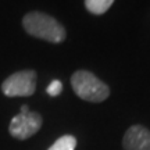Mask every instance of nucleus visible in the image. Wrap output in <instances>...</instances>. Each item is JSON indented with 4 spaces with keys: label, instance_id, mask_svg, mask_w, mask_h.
<instances>
[{
    "label": "nucleus",
    "instance_id": "1",
    "mask_svg": "<svg viewBox=\"0 0 150 150\" xmlns=\"http://www.w3.org/2000/svg\"><path fill=\"white\" fill-rule=\"evenodd\" d=\"M22 28L28 35L46 40L49 43L59 45L67 38L65 28L54 17L42 11H29L22 17Z\"/></svg>",
    "mask_w": 150,
    "mask_h": 150
},
{
    "label": "nucleus",
    "instance_id": "2",
    "mask_svg": "<svg viewBox=\"0 0 150 150\" xmlns=\"http://www.w3.org/2000/svg\"><path fill=\"white\" fill-rule=\"evenodd\" d=\"M71 86L76 96L91 103H102L110 96V88L88 70H78L71 75Z\"/></svg>",
    "mask_w": 150,
    "mask_h": 150
},
{
    "label": "nucleus",
    "instance_id": "3",
    "mask_svg": "<svg viewBox=\"0 0 150 150\" xmlns=\"http://www.w3.org/2000/svg\"><path fill=\"white\" fill-rule=\"evenodd\" d=\"M38 74L35 70L17 71L1 83V92L7 97H28L36 91Z\"/></svg>",
    "mask_w": 150,
    "mask_h": 150
},
{
    "label": "nucleus",
    "instance_id": "4",
    "mask_svg": "<svg viewBox=\"0 0 150 150\" xmlns=\"http://www.w3.org/2000/svg\"><path fill=\"white\" fill-rule=\"evenodd\" d=\"M43 125V118L38 111L20 112L8 124V132L18 140H27L32 138Z\"/></svg>",
    "mask_w": 150,
    "mask_h": 150
},
{
    "label": "nucleus",
    "instance_id": "5",
    "mask_svg": "<svg viewBox=\"0 0 150 150\" xmlns=\"http://www.w3.org/2000/svg\"><path fill=\"white\" fill-rule=\"evenodd\" d=\"M124 150H150V131L143 125H131L122 138Z\"/></svg>",
    "mask_w": 150,
    "mask_h": 150
},
{
    "label": "nucleus",
    "instance_id": "6",
    "mask_svg": "<svg viewBox=\"0 0 150 150\" xmlns=\"http://www.w3.org/2000/svg\"><path fill=\"white\" fill-rule=\"evenodd\" d=\"M112 3L114 0H85V7L91 14L102 16L104 13H107Z\"/></svg>",
    "mask_w": 150,
    "mask_h": 150
},
{
    "label": "nucleus",
    "instance_id": "7",
    "mask_svg": "<svg viewBox=\"0 0 150 150\" xmlns=\"http://www.w3.org/2000/svg\"><path fill=\"white\" fill-rule=\"evenodd\" d=\"M75 147H76V138L72 135H63L47 150H75Z\"/></svg>",
    "mask_w": 150,
    "mask_h": 150
},
{
    "label": "nucleus",
    "instance_id": "8",
    "mask_svg": "<svg viewBox=\"0 0 150 150\" xmlns=\"http://www.w3.org/2000/svg\"><path fill=\"white\" fill-rule=\"evenodd\" d=\"M46 92H47L49 96H52V97L59 96L60 93L63 92V83H61V81H59V79H53L52 82H50V85L47 86Z\"/></svg>",
    "mask_w": 150,
    "mask_h": 150
},
{
    "label": "nucleus",
    "instance_id": "9",
    "mask_svg": "<svg viewBox=\"0 0 150 150\" xmlns=\"http://www.w3.org/2000/svg\"><path fill=\"white\" fill-rule=\"evenodd\" d=\"M28 111H29V107H28L27 104L21 106V111H20V112H28Z\"/></svg>",
    "mask_w": 150,
    "mask_h": 150
}]
</instances>
